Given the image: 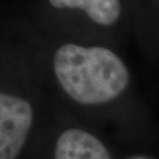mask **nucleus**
I'll use <instances>...</instances> for the list:
<instances>
[{
    "instance_id": "1",
    "label": "nucleus",
    "mask_w": 159,
    "mask_h": 159,
    "mask_svg": "<svg viewBox=\"0 0 159 159\" xmlns=\"http://www.w3.org/2000/svg\"><path fill=\"white\" fill-rule=\"evenodd\" d=\"M53 67L64 91L85 105L112 100L129 83V71L124 63L102 46L65 44L56 52Z\"/></svg>"
},
{
    "instance_id": "2",
    "label": "nucleus",
    "mask_w": 159,
    "mask_h": 159,
    "mask_svg": "<svg viewBox=\"0 0 159 159\" xmlns=\"http://www.w3.org/2000/svg\"><path fill=\"white\" fill-rule=\"evenodd\" d=\"M33 111L23 98L0 92V159H16L32 125Z\"/></svg>"
},
{
    "instance_id": "3",
    "label": "nucleus",
    "mask_w": 159,
    "mask_h": 159,
    "mask_svg": "<svg viewBox=\"0 0 159 159\" xmlns=\"http://www.w3.org/2000/svg\"><path fill=\"white\" fill-rule=\"evenodd\" d=\"M54 159H111L106 148L83 130L63 132L56 145Z\"/></svg>"
},
{
    "instance_id": "4",
    "label": "nucleus",
    "mask_w": 159,
    "mask_h": 159,
    "mask_svg": "<svg viewBox=\"0 0 159 159\" xmlns=\"http://www.w3.org/2000/svg\"><path fill=\"white\" fill-rule=\"evenodd\" d=\"M56 8H80L99 25H112L120 16L119 0H48Z\"/></svg>"
},
{
    "instance_id": "5",
    "label": "nucleus",
    "mask_w": 159,
    "mask_h": 159,
    "mask_svg": "<svg viewBox=\"0 0 159 159\" xmlns=\"http://www.w3.org/2000/svg\"><path fill=\"white\" fill-rule=\"evenodd\" d=\"M136 159H145V158H136Z\"/></svg>"
}]
</instances>
